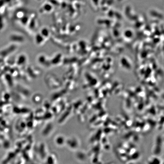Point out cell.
I'll return each instance as SVG.
<instances>
[{"label":"cell","instance_id":"1","mask_svg":"<svg viewBox=\"0 0 164 164\" xmlns=\"http://www.w3.org/2000/svg\"><path fill=\"white\" fill-rule=\"evenodd\" d=\"M66 139L65 138L64 135L59 134L57 135L55 139V141L57 145L58 146H62L65 144L66 143Z\"/></svg>","mask_w":164,"mask_h":164},{"label":"cell","instance_id":"2","mask_svg":"<svg viewBox=\"0 0 164 164\" xmlns=\"http://www.w3.org/2000/svg\"><path fill=\"white\" fill-rule=\"evenodd\" d=\"M42 95L39 94H36L33 97V101L34 103H36V104H38V103H40L42 101Z\"/></svg>","mask_w":164,"mask_h":164}]
</instances>
